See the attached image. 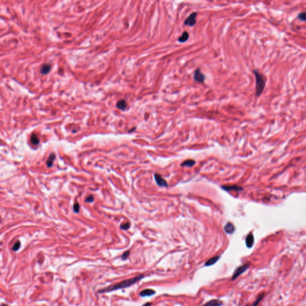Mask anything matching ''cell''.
<instances>
[{"label":"cell","mask_w":306,"mask_h":306,"mask_svg":"<svg viewBox=\"0 0 306 306\" xmlns=\"http://www.w3.org/2000/svg\"><path fill=\"white\" fill-rule=\"evenodd\" d=\"M154 177L156 183L158 184V185L163 187H168V184H167L166 181L162 178L161 175L158 174V173H155L154 175Z\"/></svg>","instance_id":"6"},{"label":"cell","mask_w":306,"mask_h":306,"mask_svg":"<svg viewBox=\"0 0 306 306\" xmlns=\"http://www.w3.org/2000/svg\"><path fill=\"white\" fill-rule=\"evenodd\" d=\"M155 294V292L153 289H146L142 290L139 293V295L142 297H151L154 295Z\"/></svg>","instance_id":"7"},{"label":"cell","mask_w":306,"mask_h":306,"mask_svg":"<svg viewBox=\"0 0 306 306\" xmlns=\"http://www.w3.org/2000/svg\"><path fill=\"white\" fill-rule=\"evenodd\" d=\"M129 255H130V250H127V251L124 252V254H123L122 257L123 260L124 261V260H126V259H127V258L129 257Z\"/></svg>","instance_id":"23"},{"label":"cell","mask_w":306,"mask_h":306,"mask_svg":"<svg viewBox=\"0 0 306 306\" xmlns=\"http://www.w3.org/2000/svg\"><path fill=\"white\" fill-rule=\"evenodd\" d=\"M219 258H220L219 256H216V257H213V258L209 259L208 261H207L206 262L205 265L206 266H210V265H213V264H215L219 260Z\"/></svg>","instance_id":"13"},{"label":"cell","mask_w":306,"mask_h":306,"mask_svg":"<svg viewBox=\"0 0 306 306\" xmlns=\"http://www.w3.org/2000/svg\"><path fill=\"white\" fill-rule=\"evenodd\" d=\"M55 158H56V155H55L54 153H52L50 155L49 157H48V158L47 159V162H46V164H47L48 168H51V167L52 166Z\"/></svg>","instance_id":"14"},{"label":"cell","mask_w":306,"mask_h":306,"mask_svg":"<svg viewBox=\"0 0 306 306\" xmlns=\"http://www.w3.org/2000/svg\"><path fill=\"white\" fill-rule=\"evenodd\" d=\"M151 303H146V304H145L143 305V306H151Z\"/></svg>","instance_id":"26"},{"label":"cell","mask_w":306,"mask_h":306,"mask_svg":"<svg viewBox=\"0 0 306 306\" xmlns=\"http://www.w3.org/2000/svg\"><path fill=\"white\" fill-rule=\"evenodd\" d=\"M1 306H8V305L7 304H3Z\"/></svg>","instance_id":"27"},{"label":"cell","mask_w":306,"mask_h":306,"mask_svg":"<svg viewBox=\"0 0 306 306\" xmlns=\"http://www.w3.org/2000/svg\"><path fill=\"white\" fill-rule=\"evenodd\" d=\"M74 211L76 213H78L80 211V205L77 203H76L74 204Z\"/></svg>","instance_id":"24"},{"label":"cell","mask_w":306,"mask_h":306,"mask_svg":"<svg viewBox=\"0 0 306 306\" xmlns=\"http://www.w3.org/2000/svg\"><path fill=\"white\" fill-rule=\"evenodd\" d=\"M20 247H21V242L19 241H17L16 243H14V245H13L12 249L13 251H17V250H19Z\"/></svg>","instance_id":"21"},{"label":"cell","mask_w":306,"mask_h":306,"mask_svg":"<svg viewBox=\"0 0 306 306\" xmlns=\"http://www.w3.org/2000/svg\"><path fill=\"white\" fill-rule=\"evenodd\" d=\"M249 264L247 263L237 267L236 268V270L234 271V273H233V275L232 276V280H234L235 279H236L240 275H241L243 273L246 272V271L249 268Z\"/></svg>","instance_id":"3"},{"label":"cell","mask_w":306,"mask_h":306,"mask_svg":"<svg viewBox=\"0 0 306 306\" xmlns=\"http://www.w3.org/2000/svg\"><path fill=\"white\" fill-rule=\"evenodd\" d=\"M195 161H194L193 160H187L182 163L181 166L185 167H191L195 164Z\"/></svg>","instance_id":"17"},{"label":"cell","mask_w":306,"mask_h":306,"mask_svg":"<svg viewBox=\"0 0 306 306\" xmlns=\"http://www.w3.org/2000/svg\"><path fill=\"white\" fill-rule=\"evenodd\" d=\"M252 72L255 77V96L257 98H259L265 89L267 78L258 69L253 70Z\"/></svg>","instance_id":"2"},{"label":"cell","mask_w":306,"mask_h":306,"mask_svg":"<svg viewBox=\"0 0 306 306\" xmlns=\"http://www.w3.org/2000/svg\"><path fill=\"white\" fill-rule=\"evenodd\" d=\"M144 276H145L144 274H139L138 276L133 277V278L126 279V280L120 282L119 283H116L113 285L109 286L108 287L105 288L104 289L99 290L98 292V293H105V292H109L113 291V290L123 289V288L129 287H131V286L134 285V284H135L136 283H137L138 281L141 280L142 279L144 278Z\"/></svg>","instance_id":"1"},{"label":"cell","mask_w":306,"mask_h":306,"mask_svg":"<svg viewBox=\"0 0 306 306\" xmlns=\"http://www.w3.org/2000/svg\"><path fill=\"white\" fill-rule=\"evenodd\" d=\"M222 304V301L219 300H212L204 304L203 306H221Z\"/></svg>","instance_id":"9"},{"label":"cell","mask_w":306,"mask_h":306,"mask_svg":"<svg viewBox=\"0 0 306 306\" xmlns=\"http://www.w3.org/2000/svg\"><path fill=\"white\" fill-rule=\"evenodd\" d=\"M298 18L302 22H305L306 20V14L305 12L300 13L298 15Z\"/></svg>","instance_id":"20"},{"label":"cell","mask_w":306,"mask_h":306,"mask_svg":"<svg viewBox=\"0 0 306 306\" xmlns=\"http://www.w3.org/2000/svg\"><path fill=\"white\" fill-rule=\"evenodd\" d=\"M130 227V223L129 222H126V223L120 225V228L123 229V230H127Z\"/></svg>","instance_id":"22"},{"label":"cell","mask_w":306,"mask_h":306,"mask_svg":"<svg viewBox=\"0 0 306 306\" xmlns=\"http://www.w3.org/2000/svg\"><path fill=\"white\" fill-rule=\"evenodd\" d=\"M197 16V13L196 12H193L191 13L187 18L185 20L184 24L186 26L193 27L196 23V17Z\"/></svg>","instance_id":"4"},{"label":"cell","mask_w":306,"mask_h":306,"mask_svg":"<svg viewBox=\"0 0 306 306\" xmlns=\"http://www.w3.org/2000/svg\"><path fill=\"white\" fill-rule=\"evenodd\" d=\"M246 306H250V305H246Z\"/></svg>","instance_id":"28"},{"label":"cell","mask_w":306,"mask_h":306,"mask_svg":"<svg viewBox=\"0 0 306 306\" xmlns=\"http://www.w3.org/2000/svg\"><path fill=\"white\" fill-rule=\"evenodd\" d=\"M31 141L34 145H38L39 144V139L36 134H32L31 137Z\"/></svg>","instance_id":"18"},{"label":"cell","mask_w":306,"mask_h":306,"mask_svg":"<svg viewBox=\"0 0 306 306\" xmlns=\"http://www.w3.org/2000/svg\"><path fill=\"white\" fill-rule=\"evenodd\" d=\"M264 296V293H261V294H259V296L258 297V298H257V300H255L254 303L253 304L252 306H258V304L260 303V301L262 300V299L263 298Z\"/></svg>","instance_id":"19"},{"label":"cell","mask_w":306,"mask_h":306,"mask_svg":"<svg viewBox=\"0 0 306 306\" xmlns=\"http://www.w3.org/2000/svg\"><path fill=\"white\" fill-rule=\"evenodd\" d=\"M51 69V66L49 64L44 65L41 69V72L43 74H47Z\"/></svg>","instance_id":"16"},{"label":"cell","mask_w":306,"mask_h":306,"mask_svg":"<svg viewBox=\"0 0 306 306\" xmlns=\"http://www.w3.org/2000/svg\"><path fill=\"white\" fill-rule=\"evenodd\" d=\"M222 188L223 190L226 191H242V188L237 185H225L222 186Z\"/></svg>","instance_id":"10"},{"label":"cell","mask_w":306,"mask_h":306,"mask_svg":"<svg viewBox=\"0 0 306 306\" xmlns=\"http://www.w3.org/2000/svg\"><path fill=\"white\" fill-rule=\"evenodd\" d=\"M189 37H190V35H189L188 32L187 31H184L182 33L181 36L179 37V38H178V41L181 43H184L188 40Z\"/></svg>","instance_id":"12"},{"label":"cell","mask_w":306,"mask_h":306,"mask_svg":"<svg viewBox=\"0 0 306 306\" xmlns=\"http://www.w3.org/2000/svg\"><path fill=\"white\" fill-rule=\"evenodd\" d=\"M254 238L252 233L249 234L246 238V245L249 248H251L254 245Z\"/></svg>","instance_id":"8"},{"label":"cell","mask_w":306,"mask_h":306,"mask_svg":"<svg viewBox=\"0 0 306 306\" xmlns=\"http://www.w3.org/2000/svg\"><path fill=\"white\" fill-rule=\"evenodd\" d=\"M126 107L127 104L126 101L124 100H120V101H118L117 103V107L120 109L124 110L126 108Z\"/></svg>","instance_id":"15"},{"label":"cell","mask_w":306,"mask_h":306,"mask_svg":"<svg viewBox=\"0 0 306 306\" xmlns=\"http://www.w3.org/2000/svg\"><path fill=\"white\" fill-rule=\"evenodd\" d=\"M93 200H94L93 197L92 196V195H89V196H88V197H87L85 201L86 202H89V203H90V202H93Z\"/></svg>","instance_id":"25"},{"label":"cell","mask_w":306,"mask_h":306,"mask_svg":"<svg viewBox=\"0 0 306 306\" xmlns=\"http://www.w3.org/2000/svg\"><path fill=\"white\" fill-rule=\"evenodd\" d=\"M224 230H225V232L227 233H228V234H232L235 230L234 226L233 225V224L232 223H231V222H228V223L226 224L225 227H224Z\"/></svg>","instance_id":"11"},{"label":"cell","mask_w":306,"mask_h":306,"mask_svg":"<svg viewBox=\"0 0 306 306\" xmlns=\"http://www.w3.org/2000/svg\"><path fill=\"white\" fill-rule=\"evenodd\" d=\"M206 79V76L201 71L200 68H197L195 70L194 73V80L195 81L199 83H204V81Z\"/></svg>","instance_id":"5"}]
</instances>
